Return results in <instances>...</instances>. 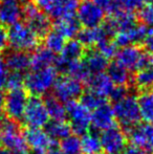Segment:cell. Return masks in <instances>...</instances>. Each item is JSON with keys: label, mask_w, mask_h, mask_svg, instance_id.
I'll return each instance as SVG.
<instances>
[{"label": "cell", "mask_w": 153, "mask_h": 154, "mask_svg": "<svg viewBox=\"0 0 153 154\" xmlns=\"http://www.w3.org/2000/svg\"><path fill=\"white\" fill-rule=\"evenodd\" d=\"M112 109L115 122L118 123L120 128L125 133H127L130 129L139 125L141 121L137 97L131 93L124 99L113 103Z\"/></svg>", "instance_id": "obj_1"}, {"label": "cell", "mask_w": 153, "mask_h": 154, "mask_svg": "<svg viewBox=\"0 0 153 154\" xmlns=\"http://www.w3.org/2000/svg\"><path fill=\"white\" fill-rule=\"evenodd\" d=\"M24 126L8 119L3 129L0 131V145L12 154H29L31 149L23 136Z\"/></svg>", "instance_id": "obj_2"}, {"label": "cell", "mask_w": 153, "mask_h": 154, "mask_svg": "<svg viewBox=\"0 0 153 154\" xmlns=\"http://www.w3.org/2000/svg\"><path fill=\"white\" fill-rule=\"evenodd\" d=\"M116 61L128 71H139L153 65V55L137 45L122 47L115 55Z\"/></svg>", "instance_id": "obj_3"}, {"label": "cell", "mask_w": 153, "mask_h": 154, "mask_svg": "<svg viewBox=\"0 0 153 154\" xmlns=\"http://www.w3.org/2000/svg\"><path fill=\"white\" fill-rule=\"evenodd\" d=\"M41 39L25 23L18 22L8 29V45L11 49L29 53L39 47Z\"/></svg>", "instance_id": "obj_4"}, {"label": "cell", "mask_w": 153, "mask_h": 154, "mask_svg": "<svg viewBox=\"0 0 153 154\" xmlns=\"http://www.w3.org/2000/svg\"><path fill=\"white\" fill-rule=\"evenodd\" d=\"M58 79V71L54 66L31 70L24 79V86L29 95L41 97L47 93Z\"/></svg>", "instance_id": "obj_5"}, {"label": "cell", "mask_w": 153, "mask_h": 154, "mask_svg": "<svg viewBox=\"0 0 153 154\" xmlns=\"http://www.w3.org/2000/svg\"><path fill=\"white\" fill-rule=\"evenodd\" d=\"M22 14L25 24L29 27L40 39L44 38L51 29V20L48 15L34 4L31 0H23Z\"/></svg>", "instance_id": "obj_6"}, {"label": "cell", "mask_w": 153, "mask_h": 154, "mask_svg": "<svg viewBox=\"0 0 153 154\" xmlns=\"http://www.w3.org/2000/svg\"><path fill=\"white\" fill-rule=\"evenodd\" d=\"M66 111V120L69 121L72 132L77 136H84L90 130V111L83 106L80 101H69L64 105Z\"/></svg>", "instance_id": "obj_7"}, {"label": "cell", "mask_w": 153, "mask_h": 154, "mask_svg": "<svg viewBox=\"0 0 153 154\" xmlns=\"http://www.w3.org/2000/svg\"><path fill=\"white\" fill-rule=\"evenodd\" d=\"M49 121L47 110L41 97L29 95L24 114H23L22 125L32 129H41L45 127Z\"/></svg>", "instance_id": "obj_8"}, {"label": "cell", "mask_w": 153, "mask_h": 154, "mask_svg": "<svg viewBox=\"0 0 153 154\" xmlns=\"http://www.w3.org/2000/svg\"><path fill=\"white\" fill-rule=\"evenodd\" d=\"M29 99V93L25 88L8 91L4 97V114L8 119L22 124L23 114Z\"/></svg>", "instance_id": "obj_9"}, {"label": "cell", "mask_w": 153, "mask_h": 154, "mask_svg": "<svg viewBox=\"0 0 153 154\" xmlns=\"http://www.w3.org/2000/svg\"><path fill=\"white\" fill-rule=\"evenodd\" d=\"M84 92V84L69 75H60L53 86V94L62 103L80 99Z\"/></svg>", "instance_id": "obj_10"}, {"label": "cell", "mask_w": 153, "mask_h": 154, "mask_svg": "<svg viewBox=\"0 0 153 154\" xmlns=\"http://www.w3.org/2000/svg\"><path fill=\"white\" fill-rule=\"evenodd\" d=\"M77 19L84 29H96L105 20V11L93 0H81L77 10Z\"/></svg>", "instance_id": "obj_11"}, {"label": "cell", "mask_w": 153, "mask_h": 154, "mask_svg": "<svg viewBox=\"0 0 153 154\" xmlns=\"http://www.w3.org/2000/svg\"><path fill=\"white\" fill-rule=\"evenodd\" d=\"M102 150L105 154H123L127 148V134L118 126L105 130L100 134Z\"/></svg>", "instance_id": "obj_12"}, {"label": "cell", "mask_w": 153, "mask_h": 154, "mask_svg": "<svg viewBox=\"0 0 153 154\" xmlns=\"http://www.w3.org/2000/svg\"><path fill=\"white\" fill-rule=\"evenodd\" d=\"M131 145L153 153V124H139L127 132Z\"/></svg>", "instance_id": "obj_13"}, {"label": "cell", "mask_w": 153, "mask_h": 154, "mask_svg": "<svg viewBox=\"0 0 153 154\" xmlns=\"http://www.w3.org/2000/svg\"><path fill=\"white\" fill-rule=\"evenodd\" d=\"M152 29L144 24H135L134 26L126 29V31L118 32L115 36V41L116 46L126 47L130 45H135L137 43L144 42Z\"/></svg>", "instance_id": "obj_14"}, {"label": "cell", "mask_w": 153, "mask_h": 154, "mask_svg": "<svg viewBox=\"0 0 153 154\" xmlns=\"http://www.w3.org/2000/svg\"><path fill=\"white\" fill-rule=\"evenodd\" d=\"M23 136L26 142L27 146L32 151H43L48 152L53 147L58 145V143L54 142L46 134V132L42 129H32L24 128Z\"/></svg>", "instance_id": "obj_15"}, {"label": "cell", "mask_w": 153, "mask_h": 154, "mask_svg": "<svg viewBox=\"0 0 153 154\" xmlns=\"http://www.w3.org/2000/svg\"><path fill=\"white\" fill-rule=\"evenodd\" d=\"M23 0H0V23L12 26L22 19Z\"/></svg>", "instance_id": "obj_16"}, {"label": "cell", "mask_w": 153, "mask_h": 154, "mask_svg": "<svg viewBox=\"0 0 153 154\" xmlns=\"http://www.w3.org/2000/svg\"><path fill=\"white\" fill-rule=\"evenodd\" d=\"M90 125L94 131H105L115 126V118L112 106L107 102L91 112Z\"/></svg>", "instance_id": "obj_17"}, {"label": "cell", "mask_w": 153, "mask_h": 154, "mask_svg": "<svg viewBox=\"0 0 153 154\" xmlns=\"http://www.w3.org/2000/svg\"><path fill=\"white\" fill-rule=\"evenodd\" d=\"M79 3V0H54L50 6L45 12L49 18L55 20L70 18L76 16Z\"/></svg>", "instance_id": "obj_18"}, {"label": "cell", "mask_w": 153, "mask_h": 154, "mask_svg": "<svg viewBox=\"0 0 153 154\" xmlns=\"http://www.w3.org/2000/svg\"><path fill=\"white\" fill-rule=\"evenodd\" d=\"M2 57L8 70L13 72L24 73L31 68V55L29 53L10 49L5 51Z\"/></svg>", "instance_id": "obj_19"}, {"label": "cell", "mask_w": 153, "mask_h": 154, "mask_svg": "<svg viewBox=\"0 0 153 154\" xmlns=\"http://www.w3.org/2000/svg\"><path fill=\"white\" fill-rule=\"evenodd\" d=\"M82 62L84 63V65L88 69L90 75L104 72V70H106L109 65L108 59L93 47L85 48L83 58H82Z\"/></svg>", "instance_id": "obj_20"}, {"label": "cell", "mask_w": 153, "mask_h": 154, "mask_svg": "<svg viewBox=\"0 0 153 154\" xmlns=\"http://www.w3.org/2000/svg\"><path fill=\"white\" fill-rule=\"evenodd\" d=\"M85 84L87 85L89 90L96 92V94L105 97V99L110 97L111 92L115 88V84L109 79L108 75L104 72L91 75Z\"/></svg>", "instance_id": "obj_21"}, {"label": "cell", "mask_w": 153, "mask_h": 154, "mask_svg": "<svg viewBox=\"0 0 153 154\" xmlns=\"http://www.w3.org/2000/svg\"><path fill=\"white\" fill-rule=\"evenodd\" d=\"M56 55L47 49L45 46H39L36 51L31 54V69L32 70H39V69L47 68L53 66L56 62Z\"/></svg>", "instance_id": "obj_22"}, {"label": "cell", "mask_w": 153, "mask_h": 154, "mask_svg": "<svg viewBox=\"0 0 153 154\" xmlns=\"http://www.w3.org/2000/svg\"><path fill=\"white\" fill-rule=\"evenodd\" d=\"M46 134L58 143L62 140L72 135V128L67 121H48V123L45 125Z\"/></svg>", "instance_id": "obj_23"}, {"label": "cell", "mask_w": 153, "mask_h": 154, "mask_svg": "<svg viewBox=\"0 0 153 154\" xmlns=\"http://www.w3.org/2000/svg\"><path fill=\"white\" fill-rule=\"evenodd\" d=\"M48 116L54 121H66V111L63 103L54 97L53 93H45L42 97Z\"/></svg>", "instance_id": "obj_24"}, {"label": "cell", "mask_w": 153, "mask_h": 154, "mask_svg": "<svg viewBox=\"0 0 153 154\" xmlns=\"http://www.w3.org/2000/svg\"><path fill=\"white\" fill-rule=\"evenodd\" d=\"M105 38H109V37H107V35L105 34L102 26L96 27V29H80V32L77 35V40L85 48L96 45L100 41H102Z\"/></svg>", "instance_id": "obj_25"}, {"label": "cell", "mask_w": 153, "mask_h": 154, "mask_svg": "<svg viewBox=\"0 0 153 154\" xmlns=\"http://www.w3.org/2000/svg\"><path fill=\"white\" fill-rule=\"evenodd\" d=\"M141 120L146 124H153V90L146 89L137 97Z\"/></svg>", "instance_id": "obj_26"}, {"label": "cell", "mask_w": 153, "mask_h": 154, "mask_svg": "<svg viewBox=\"0 0 153 154\" xmlns=\"http://www.w3.org/2000/svg\"><path fill=\"white\" fill-rule=\"evenodd\" d=\"M106 70V75L112 81L115 86H127L132 82V77L130 72L118 62L110 63Z\"/></svg>", "instance_id": "obj_27"}, {"label": "cell", "mask_w": 153, "mask_h": 154, "mask_svg": "<svg viewBox=\"0 0 153 154\" xmlns=\"http://www.w3.org/2000/svg\"><path fill=\"white\" fill-rule=\"evenodd\" d=\"M80 27L81 25L76 17L59 19V20H56V22L54 23V29L59 32L62 36L69 40L75 36H77L78 32L81 29Z\"/></svg>", "instance_id": "obj_28"}, {"label": "cell", "mask_w": 153, "mask_h": 154, "mask_svg": "<svg viewBox=\"0 0 153 154\" xmlns=\"http://www.w3.org/2000/svg\"><path fill=\"white\" fill-rule=\"evenodd\" d=\"M81 146L83 154H100L101 151H102L100 136L96 131H88V133L82 136Z\"/></svg>", "instance_id": "obj_29"}, {"label": "cell", "mask_w": 153, "mask_h": 154, "mask_svg": "<svg viewBox=\"0 0 153 154\" xmlns=\"http://www.w3.org/2000/svg\"><path fill=\"white\" fill-rule=\"evenodd\" d=\"M66 43V38L56 29H50L44 37V44L47 49L54 54H60Z\"/></svg>", "instance_id": "obj_30"}, {"label": "cell", "mask_w": 153, "mask_h": 154, "mask_svg": "<svg viewBox=\"0 0 153 154\" xmlns=\"http://www.w3.org/2000/svg\"><path fill=\"white\" fill-rule=\"evenodd\" d=\"M80 103L83 106H85L89 111H93L94 109L102 106L103 104L107 103V100L105 97H100L96 92L87 89L84 90V92L80 97Z\"/></svg>", "instance_id": "obj_31"}, {"label": "cell", "mask_w": 153, "mask_h": 154, "mask_svg": "<svg viewBox=\"0 0 153 154\" xmlns=\"http://www.w3.org/2000/svg\"><path fill=\"white\" fill-rule=\"evenodd\" d=\"M132 82L135 86L143 90L149 89L153 86V65L137 71L132 78Z\"/></svg>", "instance_id": "obj_32"}, {"label": "cell", "mask_w": 153, "mask_h": 154, "mask_svg": "<svg viewBox=\"0 0 153 154\" xmlns=\"http://www.w3.org/2000/svg\"><path fill=\"white\" fill-rule=\"evenodd\" d=\"M59 149L64 154H83L81 138L75 134L59 142Z\"/></svg>", "instance_id": "obj_33"}, {"label": "cell", "mask_w": 153, "mask_h": 154, "mask_svg": "<svg viewBox=\"0 0 153 154\" xmlns=\"http://www.w3.org/2000/svg\"><path fill=\"white\" fill-rule=\"evenodd\" d=\"M115 43L113 42L111 39L105 38L102 41L96 44V49L102 54L104 57H106L107 59H110V58L115 57L116 53H118V48H116Z\"/></svg>", "instance_id": "obj_34"}, {"label": "cell", "mask_w": 153, "mask_h": 154, "mask_svg": "<svg viewBox=\"0 0 153 154\" xmlns=\"http://www.w3.org/2000/svg\"><path fill=\"white\" fill-rule=\"evenodd\" d=\"M24 79L25 75L23 73L20 72H10L6 81L5 89H8V91L11 90H16L20 89V88L24 87Z\"/></svg>", "instance_id": "obj_35"}, {"label": "cell", "mask_w": 153, "mask_h": 154, "mask_svg": "<svg viewBox=\"0 0 153 154\" xmlns=\"http://www.w3.org/2000/svg\"><path fill=\"white\" fill-rule=\"evenodd\" d=\"M96 4L101 6L104 11L111 15H115L118 11H121V5L118 0H93Z\"/></svg>", "instance_id": "obj_36"}, {"label": "cell", "mask_w": 153, "mask_h": 154, "mask_svg": "<svg viewBox=\"0 0 153 154\" xmlns=\"http://www.w3.org/2000/svg\"><path fill=\"white\" fill-rule=\"evenodd\" d=\"M148 0H118L121 8L127 12L133 13V11L141 10L144 8Z\"/></svg>", "instance_id": "obj_37"}, {"label": "cell", "mask_w": 153, "mask_h": 154, "mask_svg": "<svg viewBox=\"0 0 153 154\" xmlns=\"http://www.w3.org/2000/svg\"><path fill=\"white\" fill-rule=\"evenodd\" d=\"M139 18L142 21V24L146 25L150 29H153V10L149 5H145L139 12Z\"/></svg>", "instance_id": "obj_38"}, {"label": "cell", "mask_w": 153, "mask_h": 154, "mask_svg": "<svg viewBox=\"0 0 153 154\" xmlns=\"http://www.w3.org/2000/svg\"><path fill=\"white\" fill-rule=\"evenodd\" d=\"M128 94H130V92H129L127 86H115L109 97H110V100L113 103H115V102L126 97Z\"/></svg>", "instance_id": "obj_39"}, {"label": "cell", "mask_w": 153, "mask_h": 154, "mask_svg": "<svg viewBox=\"0 0 153 154\" xmlns=\"http://www.w3.org/2000/svg\"><path fill=\"white\" fill-rule=\"evenodd\" d=\"M8 68L6 67V64L4 62V59L1 55H0V90L2 88H5L6 81L8 78Z\"/></svg>", "instance_id": "obj_40"}, {"label": "cell", "mask_w": 153, "mask_h": 154, "mask_svg": "<svg viewBox=\"0 0 153 154\" xmlns=\"http://www.w3.org/2000/svg\"><path fill=\"white\" fill-rule=\"evenodd\" d=\"M8 45V29L0 23V53L5 51Z\"/></svg>", "instance_id": "obj_41"}, {"label": "cell", "mask_w": 153, "mask_h": 154, "mask_svg": "<svg viewBox=\"0 0 153 154\" xmlns=\"http://www.w3.org/2000/svg\"><path fill=\"white\" fill-rule=\"evenodd\" d=\"M124 153L125 154H148L150 152H147V151L143 150L142 148L134 146V145H129V146H127Z\"/></svg>", "instance_id": "obj_42"}, {"label": "cell", "mask_w": 153, "mask_h": 154, "mask_svg": "<svg viewBox=\"0 0 153 154\" xmlns=\"http://www.w3.org/2000/svg\"><path fill=\"white\" fill-rule=\"evenodd\" d=\"M34 4L38 6L40 10H44L46 11L47 8L50 6V4L53 3L54 0H31Z\"/></svg>", "instance_id": "obj_43"}, {"label": "cell", "mask_w": 153, "mask_h": 154, "mask_svg": "<svg viewBox=\"0 0 153 154\" xmlns=\"http://www.w3.org/2000/svg\"><path fill=\"white\" fill-rule=\"evenodd\" d=\"M4 97H5V93L0 90V113H2L4 108Z\"/></svg>", "instance_id": "obj_44"}, {"label": "cell", "mask_w": 153, "mask_h": 154, "mask_svg": "<svg viewBox=\"0 0 153 154\" xmlns=\"http://www.w3.org/2000/svg\"><path fill=\"white\" fill-rule=\"evenodd\" d=\"M47 154H64V153L59 149V144H58V145H56L55 147H53V148L47 152Z\"/></svg>", "instance_id": "obj_45"}, {"label": "cell", "mask_w": 153, "mask_h": 154, "mask_svg": "<svg viewBox=\"0 0 153 154\" xmlns=\"http://www.w3.org/2000/svg\"><path fill=\"white\" fill-rule=\"evenodd\" d=\"M6 120H8V118L5 116V114L0 113V131L3 129L4 125H5V123H6Z\"/></svg>", "instance_id": "obj_46"}, {"label": "cell", "mask_w": 153, "mask_h": 154, "mask_svg": "<svg viewBox=\"0 0 153 154\" xmlns=\"http://www.w3.org/2000/svg\"><path fill=\"white\" fill-rule=\"evenodd\" d=\"M0 154H12V153H11L8 149H5L4 147H2L1 145H0Z\"/></svg>", "instance_id": "obj_47"}, {"label": "cell", "mask_w": 153, "mask_h": 154, "mask_svg": "<svg viewBox=\"0 0 153 154\" xmlns=\"http://www.w3.org/2000/svg\"><path fill=\"white\" fill-rule=\"evenodd\" d=\"M148 1H149V4H148V5H149L150 8L153 10V0H148Z\"/></svg>", "instance_id": "obj_48"}, {"label": "cell", "mask_w": 153, "mask_h": 154, "mask_svg": "<svg viewBox=\"0 0 153 154\" xmlns=\"http://www.w3.org/2000/svg\"><path fill=\"white\" fill-rule=\"evenodd\" d=\"M100 154H101V153H100Z\"/></svg>", "instance_id": "obj_49"}]
</instances>
